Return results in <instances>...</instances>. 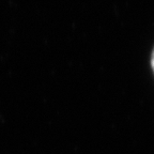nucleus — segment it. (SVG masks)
Segmentation results:
<instances>
[{"label": "nucleus", "mask_w": 154, "mask_h": 154, "mask_svg": "<svg viewBox=\"0 0 154 154\" xmlns=\"http://www.w3.org/2000/svg\"><path fill=\"white\" fill-rule=\"evenodd\" d=\"M151 65H152V69H153V72H154V49H153V53H152V59H151Z\"/></svg>", "instance_id": "1"}]
</instances>
